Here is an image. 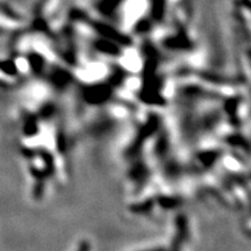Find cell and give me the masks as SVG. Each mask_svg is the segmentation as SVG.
Wrapping results in <instances>:
<instances>
[{
	"mask_svg": "<svg viewBox=\"0 0 251 251\" xmlns=\"http://www.w3.org/2000/svg\"><path fill=\"white\" fill-rule=\"evenodd\" d=\"M79 251H89V244H87L86 242L85 243H83L80 246V249H79Z\"/></svg>",
	"mask_w": 251,
	"mask_h": 251,
	"instance_id": "cell-1",
	"label": "cell"
},
{
	"mask_svg": "<svg viewBox=\"0 0 251 251\" xmlns=\"http://www.w3.org/2000/svg\"><path fill=\"white\" fill-rule=\"evenodd\" d=\"M155 251H162V250H155Z\"/></svg>",
	"mask_w": 251,
	"mask_h": 251,
	"instance_id": "cell-2",
	"label": "cell"
}]
</instances>
